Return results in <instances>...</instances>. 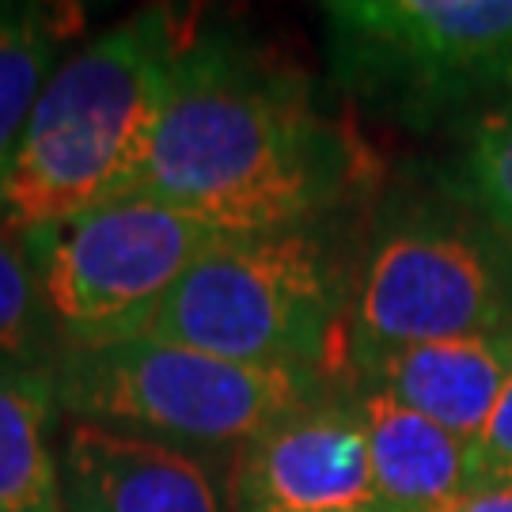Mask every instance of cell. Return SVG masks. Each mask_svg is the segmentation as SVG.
<instances>
[{
    "instance_id": "1",
    "label": "cell",
    "mask_w": 512,
    "mask_h": 512,
    "mask_svg": "<svg viewBox=\"0 0 512 512\" xmlns=\"http://www.w3.org/2000/svg\"><path fill=\"white\" fill-rule=\"evenodd\" d=\"M380 183L372 148L311 80L232 27L190 31L148 160L126 198H152L224 236L346 220Z\"/></svg>"
},
{
    "instance_id": "2",
    "label": "cell",
    "mask_w": 512,
    "mask_h": 512,
    "mask_svg": "<svg viewBox=\"0 0 512 512\" xmlns=\"http://www.w3.org/2000/svg\"><path fill=\"white\" fill-rule=\"evenodd\" d=\"M190 19L152 4L61 61L8 171L0 209L8 232H38L126 198L148 160Z\"/></svg>"
},
{
    "instance_id": "3",
    "label": "cell",
    "mask_w": 512,
    "mask_h": 512,
    "mask_svg": "<svg viewBox=\"0 0 512 512\" xmlns=\"http://www.w3.org/2000/svg\"><path fill=\"white\" fill-rule=\"evenodd\" d=\"M346 220L220 236L167 293L145 338L239 365L349 376L346 327L357 247Z\"/></svg>"
},
{
    "instance_id": "4",
    "label": "cell",
    "mask_w": 512,
    "mask_h": 512,
    "mask_svg": "<svg viewBox=\"0 0 512 512\" xmlns=\"http://www.w3.org/2000/svg\"><path fill=\"white\" fill-rule=\"evenodd\" d=\"M512 323V232L440 186L384 194L357 247L346 353L353 365L391 349L467 338Z\"/></svg>"
},
{
    "instance_id": "5",
    "label": "cell",
    "mask_w": 512,
    "mask_h": 512,
    "mask_svg": "<svg viewBox=\"0 0 512 512\" xmlns=\"http://www.w3.org/2000/svg\"><path fill=\"white\" fill-rule=\"evenodd\" d=\"M334 88L414 133L512 99V0L319 4Z\"/></svg>"
},
{
    "instance_id": "6",
    "label": "cell",
    "mask_w": 512,
    "mask_h": 512,
    "mask_svg": "<svg viewBox=\"0 0 512 512\" xmlns=\"http://www.w3.org/2000/svg\"><path fill=\"white\" fill-rule=\"evenodd\" d=\"M57 406L76 421L202 448H247L330 391L353 384L285 365H239L152 338L54 357Z\"/></svg>"
},
{
    "instance_id": "7",
    "label": "cell",
    "mask_w": 512,
    "mask_h": 512,
    "mask_svg": "<svg viewBox=\"0 0 512 512\" xmlns=\"http://www.w3.org/2000/svg\"><path fill=\"white\" fill-rule=\"evenodd\" d=\"M220 236L152 198H118L23 232L57 353L145 338L167 293Z\"/></svg>"
},
{
    "instance_id": "8",
    "label": "cell",
    "mask_w": 512,
    "mask_h": 512,
    "mask_svg": "<svg viewBox=\"0 0 512 512\" xmlns=\"http://www.w3.org/2000/svg\"><path fill=\"white\" fill-rule=\"evenodd\" d=\"M239 512H384L353 384L239 448Z\"/></svg>"
},
{
    "instance_id": "9",
    "label": "cell",
    "mask_w": 512,
    "mask_h": 512,
    "mask_svg": "<svg viewBox=\"0 0 512 512\" xmlns=\"http://www.w3.org/2000/svg\"><path fill=\"white\" fill-rule=\"evenodd\" d=\"M61 512H224L209 467L171 440L73 421L57 452Z\"/></svg>"
},
{
    "instance_id": "10",
    "label": "cell",
    "mask_w": 512,
    "mask_h": 512,
    "mask_svg": "<svg viewBox=\"0 0 512 512\" xmlns=\"http://www.w3.org/2000/svg\"><path fill=\"white\" fill-rule=\"evenodd\" d=\"M509 380L512 323L467 338L391 349L353 365V384L384 391L467 444L482 433Z\"/></svg>"
},
{
    "instance_id": "11",
    "label": "cell",
    "mask_w": 512,
    "mask_h": 512,
    "mask_svg": "<svg viewBox=\"0 0 512 512\" xmlns=\"http://www.w3.org/2000/svg\"><path fill=\"white\" fill-rule=\"evenodd\" d=\"M384 512H452L467 494V440L384 391L353 384Z\"/></svg>"
},
{
    "instance_id": "12",
    "label": "cell",
    "mask_w": 512,
    "mask_h": 512,
    "mask_svg": "<svg viewBox=\"0 0 512 512\" xmlns=\"http://www.w3.org/2000/svg\"><path fill=\"white\" fill-rule=\"evenodd\" d=\"M57 406L50 365H0V512H57V456L46 444Z\"/></svg>"
},
{
    "instance_id": "13",
    "label": "cell",
    "mask_w": 512,
    "mask_h": 512,
    "mask_svg": "<svg viewBox=\"0 0 512 512\" xmlns=\"http://www.w3.org/2000/svg\"><path fill=\"white\" fill-rule=\"evenodd\" d=\"M80 23L76 4H0V209L23 129Z\"/></svg>"
},
{
    "instance_id": "14",
    "label": "cell",
    "mask_w": 512,
    "mask_h": 512,
    "mask_svg": "<svg viewBox=\"0 0 512 512\" xmlns=\"http://www.w3.org/2000/svg\"><path fill=\"white\" fill-rule=\"evenodd\" d=\"M452 152L429 167V183L512 232V99L459 122Z\"/></svg>"
},
{
    "instance_id": "15",
    "label": "cell",
    "mask_w": 512,
    "mask_h": 512,
    "mask_svg": "<svg viewBox=\"0 0 512 512\" xmlns=\"http://www.w3.org/2000/svg\"><path fill=\"white\" fill-rule=\"evenodd\" d=\"M57 338L35 262L19 232L0 228V365H54Z\"/></svg>"
},
{
    "instance_id": "16",
    "label": "cell",
    "mask_w": 512,
    "mask_h": 512,
    "mask_svg": "<svg viewBox=\"0 0 512 512\" xmlns=\"http://www.w3.org/2000/svg\"><path fill=\"white\" fill-rule=\"evenodd\" d=\"M512 482V380L471 444H467V494Z\"/></svg>"
},
{
    "instance_id": "17",
    "label": "cell",
    "mask_w": 512,
    "mask_h": 512,
    "mask_svg": "<svg viewBox=\"0 0 512 512\" xmlns=\"http://www.w3.org/2000/svg\"><path fill=\"white\" fill-rule=\"evenodd\" d=\"M452 512H512V482L471 490V494L459 497V505Z\"/></svg>"
},
{
    "instance_id": "18",
    "label": "cell",
    "mask_w": 512,
    "mask_h": 512,
    "mask_svg": "<svg viewBox=\"0 0 512 512\" xmlns=\"http://www.w3.org/2000/svg\"><path fill=\"white\" fill-rule=\"evenodd\" d=\"M57 512H61V509H57Z\"/></svg>"
}]
</instances>
